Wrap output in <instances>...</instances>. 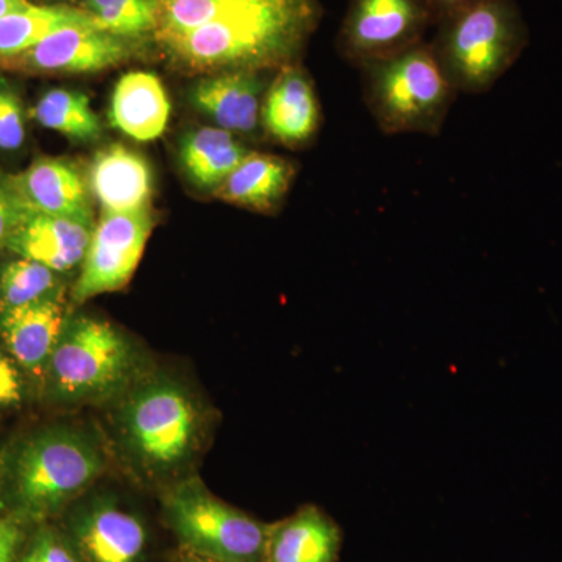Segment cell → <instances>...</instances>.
Listing matches in <instances>:
<instances>
[{
    "label": "cell",
    "instance_id": "obj_4",
    "mask_svg": "<svg viewBox=\"0 0 562 562\" xmlns=\"http://www.w3.org/2000/svg\"><path fill=\"white\" fill-rule=\"evenodd\" d=\"M149 368L135 339L110 321L70 312L40 394L63 408L106 405Z\"/></svg>",
    "mask_w": 562,
    "mask_h": 562
},
{
    "label": "cell",
    "instance_id": "obj_18",
    "mask_svg": "<svg viewBox=\"0 0 562 562\" xmlns=\"http://www.w3.org/2000/svg\"><path fill=\"white\" fill-rule=\"evenodd\" d=\"M295 176L294 161L251 149L213 195L251 213L276 214L286 202Z\"/></svg>",
    "mask_w": 562,
    "mask_h": 562
},
{
    "label": "cell",
    "instance_id": "obj_33",
    "mask_svg": "<svg viewBox=\"0 0 562 562\" xmlns=\"http://www.w3.org/2000/svg\"><path fill=\"white\" fill-rule=\"evenodd\" d=\"M31 5L29 0H0V18Z\"/></svg>",
    "mask_w": 562,
    "mask_h": 562
},
{
    "label": "cell",
    "instance_id": "obj_6",
    "mask_svg": "<svg viewBox=\"0 0 562 562\" xmlns=\"http://www.w3.org/2000/svg\"><path fill=\"white\" fill-rule=\"evenodd\" d=\"M366 109L384 135L439 136L458 91L447 80L430 43L360 69Z\"/></svg>",
    "mask_w": 562,
    "mask_h": 562
},
{
    "label": "cell",
    "instance_id": "obj_29",
    "mask_svg": "<svg viewBox=\"0 0 562 562\" xmlns=\"http://www.w3.org/2000/svg\"><path fill=\"white\" fill-rule=\"evenodd\" d=\"M33 384L0 344V412L20 409L31 397Z\"/></svg>",
    "mask_w": 562,
    "mask_h": 562
},
{
    "label": "cell",
    "instance_id": "obj_11",
    "mask_svg": "<svg viewBox=\"0 0 562 562\" xmlns=\"http://www.w3.org/2000/svg\"><path fill=\"white\" fill-rule=\"evenodd\" d=\"M69 542L81 562H139L146 553V525L111 495H98L69 517Z\"/></svg>",
    "mask_w": 562,
    "mask_h": 562
},
{
    "label": "cell",
    "instance_id": "obj_1",
    "mask_svg": "<svg viewBox=\"0 0 562 562\" xmlns=\"http://www.w3.org/2000/svg\"><path fill=\"white\" fill-rule=\"evenodd\" d=\"M322 16L319 0H243L209 24L157 43L173 68L194 76L277 70L302 61Z\"/></svg>",
    "mask_w": 562,
    "mask_h": 562
},
{
    "label": "cell",
    "instance_id": "obj_10",
    "mask_svg": "<svg viewBox=\"0 0 562 562\" xmlns=\"http://www.w3.org/2000/svg\"><path fill=\"white\" fill-rule=\"evenodd\" d=\"M135 49L136 41L80 25L52 33L31 50L2 63L0 69L49 76L102 72L131 60Z\"/></svg>",
    "mask_w": 562,
    "mask_h": 562
},
{
    "label": "cell",
    "instance_id": "obj_14",
    "mask_svg": "<svg viewBox=\"0 0 562 562\" xmlns=\"http://www.w3.org/2000/svg\"><path fill=\"white\" fill-rule=\"evenodd\" d=\"M70 312L66 292H61L0 316V344L38 391Z\"/></svg>",
    "mask_w": 562,
    "mask_h": 562
},
{
    "label": "cell",
    "instance_id": "obj_32",
    "mask_svg": "<svg viewBox=\"0 0 562 562\" xmlns=\"http://www.w3.org/2000/svg\"><path fill=\"white\" fill-rule=\"evenodd\" d=\"M473 2H476V0H427L432 18H435V25L454 11L464 9Z\"/></svg>",
    "mask_w": 562,
    "mask_h": 562
},
{
    "label": "cell",
    "instance_id": "obj_24",
    "mask_svg": "<svg viewBox=\"0 0 562 562\" xmlns=\"http://www.w3.org/2000/svg\"><path fill=\"white\" fill-rule=\"evenodd\" d=\"M66 292L61 273L41 262L14 257L0 266V316Z\"/></svg>",
    "mask_w": 562,
    "mask_h": 562
},
{
    "label": "cell",
    "instance_id": "obj_9",
    "mask_svg": "<svg viewBox=\"0 0 562 562\" xmlns=\"http://www.w3.org/2000/svg\"><path fill=\"white\" fill-rule=\"evenodd\" d=\"M155 224L157 220L150 206L133 213H101L70 290V308L85 305L98 295L127 288Z\"/></svg>",
    "mask_w": 562,
    "mask_h": 562
},
{
    "label": "cell",
    "instance_id": "obj_5",
    "mask_svg": "<svg viewBox=\"0 0 562 562\" xmlns=\"http://www.w3.org/2000/svg\"><path fill=\"white\" fill-rule=\"evenodd\" d=\"M435 27L432 54L454 90L468 94L492 90L530 43L516 0H476Z\"/></svg>",
    "mask_w": 562,
    "mask_h": 562
},
{
    "label": "cell",
    "instance_id": "obj_30",
    "mask_svg": "<svg viewBox=\"0 0 562 562\" xmlns=\"http://www.w3.org/2000/svg\"><path fill=\"white\" fill-rule=\"evenodd\" d=\"M27 216L13 190L10 173L0 171V255L9 254L11 238Z\"/></svg>",
    "mask_w": 562,
    "mask_h": 562
},
{
    "label": "cell",
    "instance_id": "obj_26",
    "mask_svg": "<svg viewBox=\"0 0 562 562\" xmlns=\"http://www.w3.org/2000/svg\"><path fill=\"white\" fill-rule=\"evenodd\" d=\"M239 2L243 0H161L155 40L209 24Z\"/></svg>",
    "mask_w": 562,
    "mask_h": 562
},
{
    "label": "cell",
    "instance_id": "obj_21",
    "mask_svg": "<svg viewBox=\"0 0 562 562\" xmlns=\"http://www.w3.org/2000/svg\"><path fill=\"white\" fill-rule=\"evenodd\" d=\"M250 150L244 139L220 127L195 128L181 140V168L195 188L214 192Z\"/></svg>",
    "mask_w": 562,
    "mask_h": 562
},
{
    "label": "cell",
    "instance_id": "obj_15",
    "mask_svg": "<svg viewBox=\"0 0 562 562\" xmlns=\"http://www.w3.org/2000/svg\"><path fill=\"white\" fill-rule=\"evenodd\" d=\"M10 181L27 214L94 216L88 177L66 158H36Z\"/></svg>",
    "mask_w": 562,
    "mask_h": 562
},
{
    "label": "cell",
    "instance_id": "obj_16",
    "mask_svg": "<svg viewBox=\"0 0 562 562\" xmlns=\"http://www.w3.org/2000/svg\"><path fill=\"white\" fill-rule=\"evenodd\" d=\"M94 225V216L29 214L11 238L9 254L66 276L80 269Z\"/></svg>",
    "mask_w": 562,
    "mask_h": 562
},
{
    "label": "cell",
    "instance_id": "obj_7",
    "mask_svg": "<svg viewBox=\"0 0 562 562\" xmlns=\"http://www.w3.org/2000/svg\"><path fill=\"white\" fill-rule=\"evenodd\" d=\"M162 512L180 549L221 562H265L271 525L221 501L199 476L168 486Z\"/></svg>",
    "mask_w": 562,
    "mask_h": 562
},
{
    "label": "cell",
    "instance_id": "obj_28",
    "mask_svg": "<svg viewBox=\"0 0 562 562\" xmlns=\"http://www.w3.org/2000/svg\"><path fill=\"white\" fill-rule=\"evenodd\" d=\"M16 562H81L66 532L41 525L27 552Z\"/></svg>",
    "mask_w": 562,
    "mask_h": 562
},
{
    "label": "cell",
    "instance_id": "obj_12",
    "mask_svg": "<svg viewBox=\"0 0 562 562\" xmlns=\"http://www.w3.org/2000/svg\"><path fill=\"white\" fill-rule=\"evenodd\" d=\"M321 125L319 95L308 69L302 61L277 69L262 102V135L286 149L301 150L317 138Z\"/></svg>",
    "mask_w": 562,
    "mask_h": 562
},
{
    "label": "cell",
    "instance_id": "obj_19",
    "mask_svg": "<svg viewBox=\"0 0 562 562\" xmlns=\"http://www.w3.org/2000/svg\"><path fill=\"white\" fill-rule=\"evenodd\" d=\"M171 102L165 85L154 72L125 74L111 95V127L139 143L160 138L168 127Z\"/></svg>",
    "mask_w": 562,
    "mask_h": 562
},
{
    "label": "cell",
    "instance_id": "obj_8",
    "mask_svg": "<svg viewBox=\"0 0 562 562\" xmlns=\"http://www.w3.org/2000/svg\"><path fill=\"white\" fill-rule=\"evenodd\" d=\"M431 27L427 0H349L336 50L360 70L424 43Z\"/></svg>",
    "mask_w": 562,
    "mask_h": 562
},
{
    "label": "cell",
    "instance_id": "obj_31",
    "mask_svg": "<svg viewBox=\"0 0 562 562\" xmlns=\"http://www.w3.org/2000/svg\"><path fill=\"white\" fill-rule=\"evenodd\" d=\"M22 539V527L0 514V562H16Z\"/></svg>",
    "mask_w": 562,
    "mask_h": 562
},
{
    "label": "cell",
    "instance_id": "obj_22",
    "mask_svg": "<svg viewBox=\"0 0 562 562\" xmlns=\"http://www.w3.org/2000/svg\"><path fill=\"white\" fill-rule=\"evenodd\" d=\"M102 27L79 7L31 5L0 18V65L31 50L46 36L66 27ZM103 29V27H102Z\"/></svg>",
    "mask_w": 562,
    "mask_h": 562
},
{
    "label": "cell",
    "instance_id": "obj_17",
    "mask_svg": "<svg viewBox=\"0 0 562 562\" xmlns=\"http://www.w3.org/2000/svg\"><path fill=\"white\" fill-rule=\"evenodd\" d=\"M88 184L102 213L149 209L154 176L149 162L124 144H110L92 158Z\"/></svg>",
    "mask_w": 562,
    "mask_h": 562
},
{
    "label": "cell",
    "instance_id": "obj_27",
    "mask_svg": "<svg viewBox=\"0 0 562 562\" xmlns=\"http://www.w3.org/2000/svg\"><path fill=\"white\" fill-rule=\"evenodd\" d=\"M25 135V110L20 92L0 77V150L21 149Z\"/></svg>",
    "mask_w": 562,
    "mask_h": 562
},
{
    "label": "cell",
    "instance_id": "obj_34",
    "mask_svg": "<svg viewBox=\"0 0 562 562\" xmlns=\"http://www.w3.org/2000/svg\"><path fill=\"white\" fill-rule=\"evenodd\" d=\"M173 562H221L210 560V558L201 557V554H195L192 552H188V550L179 549V552L176 553V558H173Z\"/></svg>",
    "mask_w": 562,
    "mask_h": 562
},
{
    "label": "cell",
    "instance_id": "obj_20",
    "mask_svg": "<svg viewBox=\"0 0 562 562\" xmlns=\"http://www.w3.org/2000/svg\"><path fill=\"white\" fill-rule=\"evenodd\" d=\"M341 549V530L328 514L306 505L271 524L265 562H336Z\"/></svg>",
    "mask_w": 562,
    "mask_h": 562
},
{
    "label": "cell",
    "instance_id": "obj_3",
    "mask_svg": "<svg viewBox=\"0 0 562 562\" xmlns=\"http://www.w3.org/2000/svg\"><path fill=\"white\" fill-rule=\"evenodd\" d=\"M109 464L101 436L76 424H50L11 439L0 450V514L46 525L68 509Z\"/></svg>",
    "mask_w": 562,
    "mask_h": 562
},
{
    "label": "cell",
    "instance_id": "obj_23",
    "mask_svg": "<svg viewBox=\"0 0 562 562\" xmlns=\"http://www.w3.org/2000/svg\"><path fill=\"white\" fill-rule=\"evenodd\" d=\"M31 114L41 127L60 133L74 143H94L103 133L90 98L81 91L66 88L46 91Z\"/></svg>",
    "mask_w": 562,
    "mask_h": 562
},
{
    "label": "cell",
    "instance_id": "obj_25",
    "mask_svg": "<svg viewBox=\"0 0 562 562\" xmlns=\"http://www.w3.org/2000/svg\"><path fill=\"white\" fill-rule=\"evenodd\" d=\"M161 0H80L79 9L105 31L127 40L155 35Z\"/></svg>",
    "mask_w": 562,
    "mask_h": 562
},
{
    "label": "cell",
    "instance_id": "obj_2",
    "mask_svg": "<svg viewBox=\"0 0 562 562\" xmlns=\"http://www.w3.org/2000/svg\"><path fill=\"white\" fill-rule=\"evenodd\" d=\"M109 406L114 447L139 480L171 486L188 476L209 438L210 413L183 380L147 368Z\"/></svg>",
    "mask_w": 562,
    "mask_h": 562
},
{
    "label": "cell",
    "instance_id": "obj_35",
    "mask_svg": "<svg viewBox=\"0 0 562 562\" xmlns=\"http://www.w3.org/2000/svg\"><path fill=\"white\" fill-rule=\"evenodd\" d=\"M63 2H65V0H63Z\"/></svg>",
    "mask_w": 562,
    "mask_h": 562
},
{
    "label": "cell",
    "instance_id": "obj_13",
    "mask_svg": "<svg viewBox=\"0 0 562 562\" xmlns=\"http://www.w3.org/2000/svg\"><path fill=\"white\" fill-rule=\"evenodd\" d=\"M276 70H233L202 77L190 102L222 131L238 138L262 135L261 111Z\"/></svg>",
    "mask_w": 562,
    "mask_h": 562
}]
</instances>
